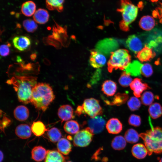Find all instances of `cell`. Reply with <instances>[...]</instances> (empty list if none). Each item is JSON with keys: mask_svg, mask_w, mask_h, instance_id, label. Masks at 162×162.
<instances>
[{"mask_svg": "<svg viewBox=\"0 0 162 162\" xmlns=\"http://www.w3.org/2000/svg\"><path fill=\"white\" fill-rule=\"evenodd\" d=\"M55 98V95L50 85L39 82L32 89L30 102L37 109L44 112Z\"/></svg>", "mask_w": 162, "mask_h": 162, "instance_id": "cell-1", "label": "cell"}, {"mask_svg": "<svg viewBox=\"0 0 162 162\" xmlns=\"http://www.w3.org/2000/svg\"><path fill=\"white\" fill-rule=\"evenodd\" d=\"M7 82L13 85L20 102L25 104L30 102L32 89L37 83L36 77L25 76H16L8 80Z\"/></svg>", "mask_w": 162, "mask_h": 162, "instance_id": "cell-2", "label": "cell"}, {"mask_svg": "<svg viewBox=\"0 0 162 162\" xmlns=\"http://www.w3.org/2000/svg\"><path fill=\"white\" fill-rule=\"evenodd\" d=\"M139 135L144 141L148 155H151L153 152L162 153V128L154 127L140 134Z\"/></svg>", "mask_w": 162, "mask_h": 162, "instance_id": "cell-3", "label": "cell"}, {"mask_svg": "<svg viewBox=\"0 0 162 162\" xmlns=\"http://www.w3.org/2000/svg\"><path fill=\"white\" fill-rule=\"evenodd\" d=\"M117 11L121 13L122 16L119 24L120 28L124 31H127L129 30V25L137 17L138 8L130 0H121Z\"/></svg>", "mask_w": 162, "mask_h": 162, "instance_id": "cell-4", "label": "cell"}, {"mask_svg": "<svg viewBox=\"0 0 162 162\" xmlns=\"http://www.w3.org/2000/svg\"><path fill=\"white\" fill-rule=\"evenodd\" d=\"M130 61L131 56L126 50L120 49L111 52L107 63L108 71L111 73L114 70L125 69Z\"/></svg>", "mask_w": 162, "mask_h": 162, "instance_id": "cell-5", "label": "cell"}, {"mask_svg": "<svg viewBox=\"0 0 162 162\" xmlns=\"http://www.w3.org/2000/svg\"><path fill=\"white\" fill-rule=\"evenodd\" d=\"M75 113L78 116L85 113L91 118H93L101 115L103 110L98 100L90 98L85 100L82 105L77 107Z\"/></svg>", "mask_w": 162, "mask_h": 162, "instance_id": "cell-6", "label": "cell"}, {"mask_svg": "<svg viewBox=\"0 0 162 162\" xmlns=\"http://www.w3.org/2000/svg\"><path fill=\"white\" fill-rule=\"evenodd\" d=\"M94 133L89 127L79 131L74 136V145L78 147H85L92 142Z\"/></svg>", "mask_w": 162, "mask_h": 162, "instance_id": "cell-7", "label": "cell"}, {"mask_svg": "<svg viewBox=\"0 0 162 162\" xmlns=\"http://www.w3.org/2000/svg\"><path fill=\"white\" fill-rule=\"evenodd\" d=\"M106 62L105 56L95 50L90 51L89 63L93 67L99 68L104 65Z\"/></svg>", "mask_w": 162, "mask_h": 162, "instance_id": "cell-8", "label": "cell"}, {"mask_svg": "<svg viewBox=\"0 0 162 162\" xmlns=\"http://www.w3.org/2000/svg\"><path fill=\"white\" fill-rule=\"evenodd\" d=\"M89 128L94 134H98L103 130L105 124V120L99 116L91 118L88 122Z\"/></svg>", "mask_w": 162, "mask_h": 162, "instance_id": "cell-9", "label": "cell"}, {"mask_svg": "<svg viewBox=\"0 0 162 162\" xmlns=\"http://www.w3.org/2000/svg\"><path fill=\"white\" fill-rule=\"evenodd\" d=\"M126 44L128 48L136 54L143 48V44L142 41L135 35L130 36L127 40Z\"/></svg>", "mask_w": 162, "mask_h": 162, "instance_id": "cell-10", "label": "cell"}, {"mask_svg": "<svg viewBox=\"0 0 162 162\" xmlns=\"http://www.w3.org/2000/svg\"><path fill=\"white\" fill-rule=\"evenodd\" d=\"M130 86L133 91L134 96L137 98L141 96L142 92L146 90L151 89V88L146 83H143L139 78L134 79L130 85Z\"/></svg>", "mask_w": 162, "mask_h": 162, "instance_id": "cell-11", "label": "cell"}, {"mask_svg": "<svg viewBox=\"0 0 162 162\" xmlns=\"http://www.w3.org/2000/svg\"><path fill=\"white\" fill-rule=\"evenodd\" d=\"M58 115L63 121H68L74 118L73 109L71 106L68 104L64 105L59 107Z\"/></svg>", "mask_w": 162, "mask_h": 162, "instance_id": "cell-12", "label": "cell"}, {"mask_svg": "<svg viewBox=\"0 0 162 162\" xmlns=\"http://www.w3.org/2000/svg\"><path fill=\"white\" fill-rule=\"evenodd\" d=\"M13 42L14 47L20 51H24L28 49L31 45L30 39L27 36H20L14 38Z\"/></svg>", "mask_w": 162, "mask_h": 162, "instance_id": "cell-13", "label": "cell"}, {"mask_svg": "<svg viewBox=\"0 0 162 162\" xmlns=\"http://www.w3.org/2000/svg\"><path fill=\"white\" fill-rule=\"evenodd\" d=\"M106 126L108 132L112 134H117L120 133L123 128L121 122L116 118L110 119L107 122Z\"/></svg>", "mask_w": 162, "mask_h": 162, "instance_id": "cell-14", "label": "cell"}, {"mask_svg": "<svg viewBox=\"0 0 162 162\" xmlns=\"http://www.w3.org/2000/svg\"><path fill=\"white\" fill-rule=\"evenodd\" d=\"M66 158L59 151L48 150L44 162H65Z\"/></svg>", "mask_w": 162, "mask_h": 162, "instance_id": "cell-15", "label": "cell"}, {"mask_svg": "<svg viewBox=\"0 0 162 162\" xmlns=\"http://www.w3.org/2000/svg\"><path fill=\"white\" fill-rule=\"evenodd\" d=\"M32 130L30 126L23 124L17 126L15 130L16 135L21 139H25L30 137L32 134Z\"/></svg>", "mask_w": 162, "mask_h": 162, "instance_id": "cell-16", "label": "cell"}, {"mask_svg": "<svg viewBox=\"0 0 162 162\" xmlns=\"http://www.w3.org/2000/svg\"><path fill=\"white\" fill-rule=\"evenodd\" d=\"M155 53L151 48L145 46L136 54L137 58L141 62L149 61L155 56Z\"/></svg>", "mask_w": 162, "mask_h": 162, "instance_id": "cell-17", "label": "cell"}, {"mask_svg": "<svg viewBox=\"0 0 162 162\" xmlns=\"http://www.w3.org/2000/svg\"><path fill=\"white\" fill-rule=\"evenodd\" d=\"M131 152L133 155L138 159H142L148 154V150L145 145L141 143L134 145L132 147Z\"/></svg>", "mask_w": 162, "mask_h": 162, "instance_id": "cell-18", "label": "cell"}, {"mask_svg": "<svg viewBox=\"0 0 162 162\" xmlns=\"http://www.w3.org/2000/svg\"><path fill=\"white\" fill-rule=\"evenodd\" d=\"M14 115L15 118L20 121H23L27 120L29 116L28 109L24 105L17 106L14 111Z\"/></svg>", "mask_w": 162, "mask_h": 162, "instance_id": "cell-19", "label": "cell"}, {"mask_svg": "<svg viewBox=\"0 0 162 162\" xmlns=\"http://www.w3.org/2000/svg\"><path fill=\"white\" fill-rule=\"evenodd\" d=\"M142 64L137 61L130 63L125 69L126 73L134 76H140L141 68Z\"/></svg>", "mask_w": 162, "mask_h": 162, "instance_id": "cell-20", "label": "cell"}, {"mask_svg": "<svg viewBox=\"0 0 162 162\" xmlns=\"http://www.w3.org/2000/svg\"><path fill=\"white\" fill-rule=\"evenodd\" d=\"M46 154L47 151L44 148L40 146H36L32 150V158L36 161L40 162L45 159Z\"/></svg>", "mask_w": 162, "mask_h": 162, "instance_id": "cell-21", "label": "cell"}, {"mask_svg": "<svg viewBox=\"0 0 162 162\" xmlns=\"http://www.w3.org/2000/svg\"><path fill=\"white\" fill-rule=\"evenodd\" d=\"M117 88V85L116 82L111 80H106L103 83L101 90L107 96H111L115 94Z\"/></svg>", "mask_w": 162, "mask_h": 162, "instance_id": "cell-22", "label": "cell"}, {"mask_svg": "<svg viewBox=\"0 0 162 162\" xmlns=\"http://www.w3.org/2000/svg\"><path fill=\"white\" fill-rule=\"evenodd\" d=\"M58 151L64 155H68L71 151L72 146L70 142L67 139L61 138L57 144Z\"/></svg>", "mask_w": 162, "mask_h": 162, "instance_id": "cell-23", "label": "cell"}, {"mask_svg": "<svg viewBox=\"0 0 162 162\" xmlns=\"http://www.w3.org/2000/svg\"><path fill=\"white\" fill-rule=\"evenodd\" d=\"M49 15L46 10L39 8L35 12L33 18L34 20L40 24H44L48 20Z\"/></svg>", "mask_w": 162, "mask_h": 162, "instance_id": "cell-24", "label": "cell"}, {"mask_svg": "<svg viewBox=\"0 0 162 162\" xmlns=\"http://www.w3.org/2000/svg\"><path fill=\"white\" fill-rule=\"evenodd\" d=\"M155 25V21L154 18L150 16H145L142 17L139 22V26L142 29L149 31L152 29Z\"/></svg>", "mask_w": 162, "mask_h": 162, "instance_id": "cell-25", "label": "cell"}, {"mask_svg": "<svg viewBox=\"0 0 162 162\" xmlns=\"http://www.w3.org/2000/svg\"><path fill=\"white\" fill-rule=\"evenodd\" d=\"M36 9L35 3L29 1L24 2L22 5L21 11L22 14L27 16H30L34 14Z\"/></svg>", "mask_w": 162, "mask_h": 162, "instance_id": "cell-26", "label": "cell"}, {"mask_svg": "<svg viewBox=\"0 0 162 162\" xmlns=\"http://www.w3.org/2000/svg\"><path fill=\"white\" fill-rule=\"evenodd\" d=\"M64 129L67 133L74 134L78 133L80 130V126L77 122L70 120L66 122L63 126Z\"/></svg>", "mask_w": 162, "mask_h": 162, "instance_id": "cell-27", "label": "cell"}, {"mask_svg": "<svg viewBox=\"0 0 162 162\" xmlns=\"http://www.w3.org/2000/svg\"><path fill=\"white\" fill-rule=\"evenodd\" d=\"M64 0H45L46 8L50 10H56L59 12L63 9Z\"/></svg>", "mask_w": 162, "mask_h": 162, "instance_id": "cell-28", "label": "cell"}, {"mask_svg": "<svg viewBox=\"0 0 162 162\" xmlns=\"http://www.w3.org/2000/svg\"><path fill=\"white\" fill-rule=\"evenodd\" d=\"M148 110L150 116L153 119L157 118L162 115V107L160 104L158 103L152 104Z\"/></svg>", "mask_w": 162, "mask_h": 162, "instance_id": "cell-29", "label": "cell"}, {"mask_svg": "<svg viewBox=\"0 0 162 162\" xmlns=\"http://www.w3.org/2000/svg\"><path fill=\"white\" fill-rule=\"evenodd\" d=\"M31 129L33 133L37 136L43 135L47 130L44 124L40 121L34 122L32 124Z\"/></svg>", "mask_w": 162, "mask_h": 162, "instance_id": "cell-30", "label": "cell"}, {"mask_svg": "<svg viewBox=\"0 0 162 162\" xmlns=\"http://www.w3.org/2000/svg\"><path fill=\"white\" fill-rule=\"evenodd\" d=\"M126 141L124 137L121 135L115 137L111 142V146L115 150H122L125 148L126 145Z\"/></svg>", "mask_w": 162, "mask_h": 162, "instance_id": "cell-31", "label": "cell"}, {"mask_svg": "<svg viewBox=\"0 0 162 162\" xmlns=\"http://www.w3.org/2000/svg\"><path fill=\"white\" fill-rule=\"evenodd\" d=\"M140 135L134 129L130 128L127 130L124 134V137L126 141L131 143H134L138 141Z\"/></svg>", "mask_w": 162, "mask_h": 162, "instance_id": "cell-32", "label": "cell"}, {"mask_svg": "<svg viewBox=\"0 0 162 162\" xmlns=\"http://www.w3.org/2000/svg\"><path fill=\"white\" fill-rule=\"evenodd\" d=\"M47 135L50 141L53 143L58 142L61 138L62 136L60 130L56 127L48 130L47 132Z\"/></svg>", "mask_w": 162, "mask_h": 162, "instance_id": "cell-33", "label": "cell"}, {"mask_svg": "<svg viewBox=\"0 0 162 162\" xmlns=\"http://www.w3.org/2000/svg\"><path fill=\"white\" fill-rule=\"evenodd\" d=\"M141 99L143 105L146 106L151 105L154 100V94L151 92H145L142 94Z\"/></svg>", "mask_w": 162, "mask_h": 162, "instance_id": "cell-34", "label": "cell"}, {"mask_svg": "<svg viewBox=\"0 0 162 162\" xmlns=\"http://www.w3.org/2000/svg\"><path fill=\"white\" fill-rule=\"evenodd\" d=\"M23 25L28 32H33L37 29L38 26L35 22L31 19H27L23 21Z\"/></svg>", "mask_w": 162, "mask_h": 162, "instance_id": "cell-35", "label": "cell"}, {"mask_svg": "<svg viewBox=\"0 0 162 162\" xmlns=\"http://www.w3.org/2000/svg\"><path fill=\"white\" fill-rule=\"evenodd\" d=\"M132 79L130 75L123 72L119 78L118 82L119 84L122 87H128L132 81Z\"/></svg>", "mask_w": 162, "mask_h": 162, "instance_id": "cell-36", "label": "cell"}, {"mask_svg": "<svg viewBox=\"0 0 162 162\" xmlns=\"http://www.w3.org/2000/svg\"><path fill=\"white\" fill-rule=\"evenodd\" d=\"M128 98V95L125 94H117L115 96L113 100L108 104L112 105H120L124 103Z\"/></svg>", "mask_w": 162, "mask_h": 162, "instance_id": "cell-37", "label": "cell"}, {"mask_svg": "<svg viewBox=\"0 0 162 162\" xmlns=\"http://www.w3.org/2000/svg\"><path fill=\"white\" fill-rule=\"evenodd\" d=\"M141 102L136 97L130 98L127 102V105L129 109L134 111L139 109L141 106Z\"/></svg>", "mask_w": 162, "mask_h": 162, "instance_id": "cell-38", "label": "cell"}, {"mask_svg": "<svg viewBox=\"0 0 162 162\" xmlns=\"http://www.w3.org/2000/svg\"><path fill=\"white\" fill-rule=\"evenodd\" d=\"M141 72V74L146 77L150 76L153 74V69L151 65L148 63L142 64Z\"/></svg>", "mask_w": 162, "mask_h": 162, "instance_id": "cell-39", "label": "cell"}, {"mask_svg": "<svg viewBox=\"0 0 162 162\" xmlns=\"http://www.w3.org/2000/svg\"><path fill=\"white\" fill-rule=\"evenodd\" d=\"M128 122L130 125L136 127H138L141 124V119L138 115L132 114L129 117Z\"/></svg>", "mask_w": 162, "mask_h": 162, "instance_id": "cell-40", "label": "cell"}, {"mask_svg": "<svg viewBox=\"0 0 162 162\" xmlns=\"http://www.w3.org/2000/svg\"><path fill=\"white\" fill-rule=\"evenodd\" d=\"M1 55L2 56H7L10 52V49L8 45L2 44L0 46Z\"/></svg>", "mask_w": 162, "mask_h": 162, "instance_id": "cell-41", "label": "cell"}, {"mask_svg": "<svg viewBox=\"0 0 162 162\" xmlns=\"http://www.w3.org/2000/svg\"><path fill=\"white\" fill-rule=\"evenodd\" d=\"M2 123H1V130L4 131V128L9 124L10 122L9 119L5 116L3 117Z\"/></svg>", "mask_w": 162, "mask_h": 162, "instance_id": "cell-42", "label": "cell"}, {"mask_svg": "<svg viewBox=\"0 0 162 162\" xmlns=\"http://www.w3.org/2000/svg\"><path fill=\"white\" fill-rule=\"evenodd\" d=\"M0 162H2V161L3 158H4V154H3V153L2 152V151L1 150L0 151Z\"/></svg>", "mask_w": 162, "mask_h": 162, "instance_id": "cell-43", "label": "cell"}, {"mask_svg": "<svg viewBox=\"0 0 162 162\" xmlns=\"http://www.w3.org/2000/svg\"><path fill=\"white\" fill-rule=\"evenodd\" d=\"M36 56L34 54L31 56V58L32 59L34 60L36 58Z\"/></svg>", "mask_w": 162, "mask_h": 162, "instance_id": "cell-44", "label": "cell"}, {"mask_svg": "<svg viewBox=\"0 0 162 162\" xmlns=\"http://www.w3.org/2000/svg\"><path fill=\"white\" fill-rule=\"evenodd\" d=\"M151 1L152 2H157L158 0H151Z\"/></svg>", "mask_w": 162, "mask_h": 162, "instance_id": "cell-45", "label": "cell"}, {"mask_svg": "<svg viewBox=\"0 0 162 162\" xmlns=\"http://www.w3.org/2000/svg\"><path fill=\"white\" fill-rule=\"evenodd\" d=\"M159 162H162V158L160 160Z\"/></svg>", "mask_w": 162, "mask_h": 162, "instance_id": "cell-46", "label": "cell"}, {"mask_svg": "<svg viewBox=\"0 0 162 162\" xmlns=\"http://www.w3.org/2000/svg\"><path fill=\"white\" fill-rule=\"evenodd\" d=\"M71 162V161H68V162Z\"/></svg>", "mask_w": 162, "mask_h": 162, "instance_id": "cell-47", "label": "cell"}]
</instances>
